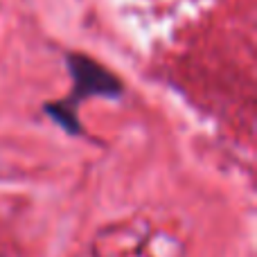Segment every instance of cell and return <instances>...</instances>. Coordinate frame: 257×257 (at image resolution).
<instances>
[{"label":"cell","mask_w":257,"mask_h":257,"mask_svg":"<svg viewBox=\"0 0 257 257\" xmlns=\"http://www.w3.org/2000/svg\"><path fill=\"white\" fill-rule=\"evenodd\" d=\"M70 70L75 75L77 95H113L120 90L115 77H111L97 63L88 61L84 57H70Z\"/></svg>","instance_id":"obj_1"}]
</instances>
